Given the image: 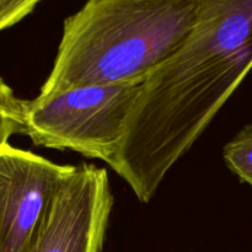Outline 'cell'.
I'll return each mask as SVG.
<instances>
[{
  "label": "cell",
  "instance_id": "6da1fadb",
  "mask_svg": "<svg viewBox=\"0 0 252 252\" xmlns=\"http://www.w3.org/2000/svg\"><path fill=\"white\" fill-rule=\"evenodd\" d=\"M196 0H88L66 17L38 96L89 85L143 84L187 41Z\"/></svg>",
  "mask_w": 252,
  "mask_h": 252
},
{
  "label": "cell",
  "instance_id": "7a4b0ae2",
  "mask_svg": "<svg viewBox=\"0 0 252 252\" xmlns=\"http://www.w3.org/2000/svg\"><path fill=\"white\" fill-rule=\"evenodd\" d=\"M140 86H78L27 100L24 134L38 147L71 150L112 167Z\"/></svg>",
  "mask_w": 252,
  "mask_h": 252
},
{
  "label": "cell",
  "instance_id": "3957f363",
  "mask_svg": "<svg viewBox=\"0 0 252 252\" xmlns=\"http://www.w3.org/2000/svg\"><path fill=\"white\" fill-rule=\"evenodd\" d=\"M112 208L107 170L81 164L58 189L25 252H101Z\"/></svg>",
  "mask_w": 252,
  "mask_h": 252
},
{
  "label": "cell",
  "instance_id": "277c9868",
  "mask_svg": "<svg viewBox=\"0 0 252 252\" xmlns=\"http://www.w3.org/2000/svg\"><path fill=\"white\" fill-rule=\"evenodd\" d=\"M74 165L0 143V252H25Z\"/></svg>",
  "mask_w": 252,
  "mask_h": 252
},
{
  "label": "cell",
  "instance_id": "5b68a950",
  "mask_svg": "<svg viewBox=\"0 0 252 252\" xmlns=\"http://www.w3.org/2000/svg\"><path fill=\"white\" fill-rule=\"evenodd\" d=\"M223 159L233 174L252 187V123L244 126L226 143Z\"/></svg>",
  "mask_w": 252,
  "mask_h": 252
},
{
  "label": "cell",
  "instance_id": "8992f818",
  "mask_svg": "<svg viewBox=\"0 0 252 252\" xmlns=\"http://www.w3.org/2000/svg\"><path fill=\"white\" fill-rule=\"evenodd\" d=\"M27 100L17 97L12 89L1 81L0 112H1V143H9L14 134H24Z\"/></svg>",
  "mask_w": 252,
  "mask_h": 252
},
{
  "label": "cell",
  "instance_id": "52a82bcc",
  "mask_svg": "<svg viewBox=\"0 0 252 252\" xmlns=\"http://www.w3.org/2000/svg\"><path fill=\"white\" fill-rule=\"evenodd\" d=\"M43 0H0V29L6 30L32 14Z\"/></svg>",
  "mask_w": 252,
  "mask_h": 252
}]
</instances>
